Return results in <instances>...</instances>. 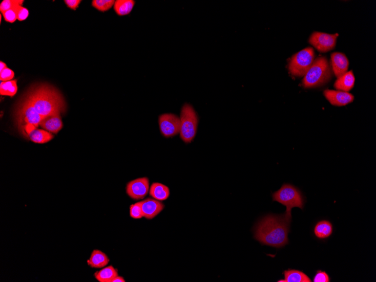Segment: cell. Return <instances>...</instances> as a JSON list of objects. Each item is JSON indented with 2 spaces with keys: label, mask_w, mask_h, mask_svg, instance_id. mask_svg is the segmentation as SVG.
<instances>
[{
  "label": "cell",
  "mask_w": 376,
  "mask_h": 282,
  "mask_svg": "<svg viewBox=\"0 0 376 282\" xmlns=\"http://www.w3.org/2000/svg\"><path fill=\"white\" fill-rule=\"evenodd\" d=\"M18 91L17 80L1 82L0 84V94L13 97Z\"/></svg>",
  "instance_id": "cell-23"
},
{
  "label": "cell",
  "mask_w": 376,
  "mask_h": 282,
  "mask_svg": "<svg viewBox=\"0 0 376 282\" xmlns=\"http://www.w3.org/2000/svg\"><path fill=\"white\" fill-rule=\"evenodd\" d=\"M314 232L315 236L319 239L329 238L333 233V224L329 221H320L316 224Z\"/></svg>",
  "instance_id": "cell-20"
},
{
  "label": "cell",
  "mask_w": 376,
  "mask_h": 282,
  "mask_svg": "<svg viewBox=\"0 0 376 282\" xmlns=\"http://www.w3.org/2000/svg\"><path fill=\"white\" fill-rule=\"evenodd\" d=\"M355 81L353 70H350L337 78L334 84V87L337 90L349 92L355 87Z\"/></svg>",
  "instance_id": "cell-15"
},
{
  "label": "cell",
  "mask_w": 376,
  "mask_h": 282,
  "mask_svg": "<svg viewBox=\"0 0 376 282\" xmlns=\"http://www.w3.org/2000/svg\"><path fill=\"white\" fill-rule=\"evenodd\" d=\"M116 1L114 0H94L92 6L100 12H105L114 6Z\"/></svg>",
  "instance_id": "cell-24"
},
{
  "label": "cell",
  "mask_w": 376,
  "mask_h": 282,
  "mask_svg": "<svg viewBox=\"0 0 376 282\" xmlns=\"http://www.w3.org/2000/svg\"><path fill=\"white\" fill-rule=\"evenodd\" d=\"M64 2L65 4L67 5L70 9L76 10L78 8L81 1H80V0H65Z\"/></svg>",
  "instance_id": "cell-31"
},
{
  "label": "cell",
  "mask_w": 376,
  "mask_h": 282,
  "mask_svg": "<svg viewBox=\"0 0 376 282\" xmlns=\"http://www.w3.org/2000/svg\"><path fill=\"white\" fill-rule=\"evenodd\" d=\"M14 77V72L10 68H7L0 72V80L2 82L12 80Z\"/></svg>",
  "instance_id": "cell-29"
},
{
  "label": "cell",
  "mask_w": 376,
  "mask_h": 282,
  "mask_svg": "<svg viewBox=\"0 0 376 282\" xmlns=\"http://www.w3.org/2000/svg\"><path fill=\"white\" fill-rule=\"evenodd\" d=\"M7 65L5 63L0 62V72L2 71L3 70L7 68Z\"/></svg>",
  "instance_id": "cell-33"
},
{
  "label": "cell",
  "mask_w": 376,
  "mask_h": 282,
  "mask_svg": "<svg viewBox=\"0 0 376 282\" xmlns=\"http://www.w3.org/2000/svg\"><path fill=\"white\" fill-rule=\"evenodd\" d=\"M315 59L313 48L308 47L294 54L289 63L290 73L294 77H303L311 67Z\"/></svg>",
  "instance_id": "cell-7"
},
{
  "label": "cell",
  "mask_w": 376,
  "mask_h": 282,
  "mask_svg": "<svg viewBox=\"0 0 376 282\" xmlns=\"http://www.w3.org/2000/svg\"><path fill=\"white\" fill-rule=\"evenodd\" d=\"M44 117L40 115L26 96L20 102L16 110V120L18 128L24 136L39 127Z\"/></svg>",
  "instance_id": "cell-3"
},
{
  "label": "cell",
  "mask_w": 376,
  "mask_h": 282,
  "mask_svg": "<svg viewBox=\"0 0 376 282\" xmlns=\"http://www.w3.org/2000/svg\"><path fill=\"white\" fill-rule=\"evenodd\" d=\"M141 203L143 217L148 220L157 216L165 207L164 203L154 198H147Z\"/></svg>",
  "instance_id": "cell-12"
},
{
  "label": "cell",
  "mask_w": 376,
  "mask_h": 282,
  "mask_svg": "<svg viewBox=\"0 0 376 282\" xmlns=\"http://www.w3.org/2000/svg\"><path fill=\"white\" fill-rule=\"evenodd\" d=\"M331 63L333 73L337 78L347 72L349 62L344 54L338 52L331 54Z\"/></svg>",
  "instance_id": "cell-13"
},
{
  "label": "cell",
  "mask_w": 376,
  "mask_h": 282,
  "mask_svg": "<svg viewBox=\"0 0 376 282\" xmlns=\"http://www.w3.org/2000/svg\"><path fill=\"white\" fill-rule=\"evenodd\" d=\"M273 201L278 202L286 207V211L284 217L287 220L291 222L292 215L291 210L294 207L304 209V198L301 192L298 189L290 184H285L281 189L272 195Z\"/></svg>",
  "instance_id": "cell-5"
},
{
  "label": "cell",
  "mask_w": 376,
  "mask_h": 282,
  "mask_svg": "<svg viewBox=\"0 0 376 282\" xmlns=\"http://www.w3.org/2000/svg\"><path fill=\"white\" fill-rule=\"evenodd\" d=\"M158 124L161 134L165 138H172L180 133V120L178 116L172 113L161 115Z\"/></svg>",
  "instance_id": "cell-9"
},
{
  "label": "cell",
  "mask_w": 376,
  "mask_h": 282,
  "mask_svg": "<svg viewBox=\"0 0 376 282\" xmlns=\"http://www.w3.org/2000/svg\"><path fill=\"white\" fill-rule=\"evenodd\" d=\"M291 222L284 215H268L254 228V239L263 245L281 248L289 243Z\"/></svg>",
  "instance_id": "cell-1"
},
{
  "label": "cell",
  "mask_w": 376,
  "mask_h": 282,
  "mask_svg": "<svg viewBox=\"0 0 376 282\" xmlns=\"http://www.w3.org/2000/svg\"><path fill=\"white\" fill-rule=\"evenodd\" d=\"M130 216L135 219H140L143 217L141 202L132 204L130 206Z\"/></svg>",
  "instance_id": "cell-26"
},
{
  "label": "cell",
  "mask_w": 376,
  "mask_h": 282,
  "mask_svg": "<svg viewBox=\"0 0 376 282\" xmlns=\"http://www.w3.org/2000/svg\"><path fill=\"white\" fill-rule=\"evenodd\" d=\"M28 16V10L22 6H20L18 10V20L23 21L27 19Z\"/></svg>",
  "instance_id": "cell-30"
},
{
  "label": "cell",
  "mask_w": 376,
  "mask_h": 282,
  "mask_svg": "<svg viewBox=\"0 0 376 282\" xmlns=\"http://www.w3.org/2000/svg\"><path fill=\"white\" fill-rule=\"evenodd\" d=\"M149 195L153 198L163 201L168 199L170 195V191L167 185L159 183H154L151 185Z\"/></svg>",
  "instance_id": "cell-17"
},
{
  "label": "cell",
  "mask_w": 376,
  "mask_h": 282,
  "mask_svg": "<svg viewBox=\"0 0 376 282\" xmlns=\"http://www.w3.org/2000/svg\"><path fill=\"white\" fill-rule=\"evenodd\" d=\"M338 33H329L314 32L309 39V43L320 53H327L334 49L336 44Z\"/></svg>",
  "instance_id": "cell-8"
},
{
  "label": "cell",
  "mask_w": 376,
  "mask_h": 282,
  "mask_svg": "<svg viewBox=\"0 0 376 282\" xmlns=\"http://www.w3.org/2000/svg\"><path fill=\"white\" fill-rule=\"evenodd\" d=\"M333 77V70L329 60L326 57H318L304 76L302 86L307 88L322 87L329 83Z\"/></svg>",
  "instance_id": "cell-4"
},
{
  "label": "cell",
  "mask_w": 376,
  "mask_h": 282,
  "mask_svg": "<svg viewBox=\"0 0 376 282\" xmlns=\"http://www.w3.org/2000/svg\"><path fill=\"white\" fill-rule=\"evenodd\" d=\"M285 279L279 280L278 282H312L307 275L301 271L293 269L285 270L283 272Z\"/></svg>",
  "instance_id": "cell-19"
},
{
  "label": "cell",
  "mask_w": 376,
  "mask_h": 282,
  "mask_svg": "<svg viewBox=\"0 0 376 282\" xmlns=\"http://www.w3.org/2000/svg\"><path fill=\"white\" fill-rule=\"evenodd\" d=\"M61 113H57L43 118L40 126L45 130L57 133L63 128Z\"/></svg>",
  "instance_id": "cell-14"
},
{
  "label": "cell",
  "mask_w": 376,
  "mask_h": 282,
  "mask_svg": "<svg viewBox=\"0 0 376 282\" xmlns=\"http://www.w3.org/2000/svg\"><path fill=\"white\" fill-rule=\"evenodd\" d=\"M135 1L133 0H117L114 3V9L119 16L130 14L133 9Z\"/></svg>",
  "instance_id": "cell-21"
},
{
  "label": "cell",
  "mask_w": 376,
  "mask_h": 282,
  "mask_svg": "<svg viewBox=\"0 0 376 282\" xmlns=\"http://www.w3.org/2000/svg\"><path fill=\"white\" fill-rule=\"evenodd\" d=\"M24 1L21 0H4L0 4V11L2 13L14 7L22 6Z\"/></svg>",
  "instance_id": "cell-25"
},
{
  "label": "cell",
  "mask_w": 376,
  "mask_h": 282,
  "mask_svg": "<svg viewBox=\"0 0 376 282\" xmlns=\"http://www.w3.org/2000/svg\"><path fill=\"white\" fill-rule=\"evenodd\" d=\"M323 94L327 101L334 106H345L352 103L355 100V96L349 92L327 89L324 91Z\"/></svg>",
  "instance_id": "cell-11"
},
{
  "label": "cell",
  "mask_w": 376,
  "mask_h": 282,
  "mask_svg": "<svg viewBox=\"0 0 376 282\" xmlns=\"http://www.w3.org/2000/svg\"><path fill=\"white\" fill-rule=\"evenodd\" d=\"M118 276L117 270L113 266L105 267L94 274L96 280L99 282H112Z\"/></svg>",
  "instance_id": "cell-22"
},
{
  "label": "cell",
  "mask_w": 376,
  "mask_h": 282,
  "mask_svg": "<svg viewBox=\"0 0 376 282\" xmlns=\"http://www.w3.org/2000/svg\"><path fill=\"white\" fill-rule=\"evenodd\" d=\"M125 280L123 277L118 276L112 281V282H125Z\"/></svg>",
  "instance_id": "cell-32"
},
{
  "label": "cell",
  "mask_w": 376,
  "mask_h": 282,
  "mask_svg": "<svg viewBox=\"0 0 376 282\" xmlns=\"http://www.w3.org/2000/svg\"><path fill=\"white\" fill-rule=\"evenodd\" d=\"M54 137L52 133L45 130L35 129L28 133L27 138L35 143L44 144L50 142Z\"/></svg>",
  "instance_id": "cell-18"
},
{
  "label": "cell",
  "mask_w": 376,
  "mask_h": 282,
  "mask_svg": "<svg viewBox=\"0 0 376 282\" xmlns=\"http://www.w3.org/2000/svg\"><path fill=\"white\" fill-rule=\"evenodd\" d=\"M38 113L44 118L66 109L64 99L57 89L47 84L36 87L27 95Z\"/></svg>",
  "instance_id": "cell-2"
},
{
  "label": "cell",
  "mask_w": 376,
  "mask_h": 282,
  "mask_svg": "<svg viewBox=\"0 0 376 282\" xmlns=\"http://www.w3.org/2000/svg\"><path fill=\"white\" fill-rule=\"evenodd\" d=\"M314 282H330V278L326 272L318 270L313 279Z\"/></svg>",
  "instance_id": "cell-28"
},
{
  "label": "cell",
  "mask_w": 376,
  "mask_h": 282,
  "mask_svg": "<svg viewBox=\"0 0 376 282\" xmlns=\"http://www.w3.org/2000/svg\"><path fill=\"white\" fill-rule=\"evenodd\" d=\"M149 191V180L148 177H144L128 182L126 186V193L130 197L134 200L145 198Z\"/></svg>",
  "instance_id": "cell-10"
},
{
  "label": "cell",
  "mask_w": 376,
  "mask_h": 282,
  "mask_svg": "<svg viewBox=\"0 0 376 282\" xmlns=\"http://www.w3.org/2000/svg\"><path fill=\"white\" fill-rule=\"evenodd\" d=\"M180 136L183 142L190 143L196 135L198 118L193 107L189 104L183 106L180 113Z\"/></svg>",
  "instance_id": "cell-6"
},
{
  "label": "cell",
  "mask_w": 376,
  "mask_h": 282,
  "mask_svg": "<svg viewBox=\"0 0 376 282\" xmlns=\"http://www.w3.org/2000/svg\"><path fill=\"white\" fill-rule=\"evenodd\" d=\"M20 6L14 7V8L7 10L2 13L5 21L12 23L18 20V10Z\"/></svg>",
  "instance_id": "cell-27"
},
{
  "label": "cell",
  "mask_w": 376,
  "mask_h": 282,
  "mask_svg": "<svg viewBox=\"0 0 376 282\" xmlns=\"http://www.w3.org/2000/svg\"><path fill=\"white\" fill-rule=\"evenodd\" d=\"M109 259L104 252L98 250L92 252L90 258L87 262L91 268L99 269L104 268L108 264Z\"/></svg>",
  "instance_id": "cell-16"
}]
</instances>
